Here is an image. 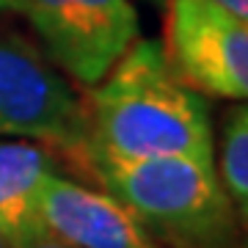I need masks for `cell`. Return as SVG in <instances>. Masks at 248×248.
Instances as JSON below:
<instances>
[{
  "label": "cell",
  "instance_id": "cell-1",
  "mask_svg": "<svg viewBox=\"0 0 248 248\" xmlns=\"http://www.w3.org/2000/svg\"><path fill=\"white\" fill-rule=\"evenodd\" d=\"M91 160L193 157L215 163L210 108L169 66L163 47L135 39L86 102Z\"/></svg>",
  "mask_w": 248,
  "mask_h": 248
},
{
  "label": "cell",
  "instance_id": "cell-2",
  "mask_svg": "<svg viewBox=\"0 0 248 248\" xmlns=\"http://www.w3.org/2000/svg\"><path fill=\"white\" fill-rule=\"evenodd\" d=\"M91 177L146 229L179 248H223L234 237L237 213L210 160L97 157Z\"/></svg>",
  "mask_w": 248,
  "mask_h": 248
},
{
  "label": "cell",
  "instance_id": "cell-3",
  "mask_svg": "<svg viewBox=\"0 0 248 248\" xmlns=\"http://www.w3.org/2000/svg\"><path fill=\"white\" fill-rule=\"evenodd\" d=\"M0 135L33 141L91 174L86 102L33 47L14 36L0 39Z\"/></svg>",
  "mask_w": 248,
  "mask_h": 248
},
{
  "label": "cell",
  "instance_id": "cell-4",
  "mask_svg": "<svg viewBox=\"0 0 248 248\" xmlns=\"http://www.w3.org/2000/svg\"><path fill=\"white\" fill-rule=\"evenodd\" d=\"M163 53L199 94L248 102V22L213 0H166Z\"/></svg>",
  "mask_w": 248,
  "mask_h": 248
},
{
  "label": "cell",
  "instance_id": "cell-5",
  "mask_svg": "<svg viewBox=\"0 0 248 248\" xmlns=\"http://www.w3.org/2000/svg\"><path fill=\"white\" fill-rule=\"evenodd\" d=\"M47 53L80 86H97L138 39L130 0H19Z\"/></svg>",
  "mask_w": 248,
  "mask_h": 248
},
{
  "label": "cell",
  "instance_id": "cell-6",
  "mask_svg": "<svg viewBox=\"0 0 248 248\" xmlns=\"http://www.w3.org/2000/svg\"><path fill=\"white\" fill-rule=\"evenodd\" d=\"M42 223L72 248H157L149 229L113 193L53 174L39 202Z\"/></svg>",
  "mask_w": 248,
  "mask_h": 248
},
{
  "label": "cell",
  "instance_id": "cell-7",
  "mask_svg": "<svg viewBox=\"0 0 248 248\" xmlns=\"http://www.w3.org/2000/svg\"><path fill=\"white\" fill-rule=\"evenodd\" d=\"M53 174L55 155L45 146L25 138L0 141V234L9 246L42 226L39 202Z\"/></svg>",
  "mask_w": 248,
  "mask_h": 248
},
{
  "label": "cell",
  "instance_id": "cell-8",
  "mask_svg": "<svg viewBox=\"0 0 248 248\" xmlns=\"http://www.w3.org/2000/svg\"><path fill=\"white\" fill-rule=\"evenodd\" d=\"M215 171L237 213V221L248 226V102L232 108L223 119Z\"/></svg>",
  "mask_w": 248,
  "mask_h": 248
},
{
  "label": "cell",
  "instance_id": "cell-9",
  "mask_svg": "<svg viewBox=\"0 0 248 248\" xmlns=\"http://www.w3.org/2000/svg\"><path fill=\"white\" fill-rule=\"evenodd\" d=\"M11 248H72V246L63 243L61 237H55L53 232L42 223V226H36V229L28 232L25 237H19L17 243H11Z\"/></svg>",
  "mask_w": 248,
  "mask_h": 248
},
{
  "label": "cell",
  "instance_id": "cell-10",
  "mask_svg": "<svg viewBox=\"0 0 248 248\" xmlns=\"http://www.w3.org/2000/svg\"><path fill=\"white\" fill-rule=\"evenodd\" d=\"M213 3H218L221 9H226L229 14H234L237 19L248 22V0H213Z\"/></svg>",
  "mask_w": 248,
  "mask_h": 248
},
{
  "label": "cell",
  "instance_id": "cell-11",
  "mask_svg": "<svg viewBox=\"0 0 248 248\" xmlns=\"http://www.w3.org/2000/svg\"><path fill=\"white\" fill-rule=\"evenodd\" d=\"M0 11H19V0H0Z\"/></svg>",
  "mask_w": 248,
  "mask_h": 248
},
{
  "label": "cell",
  "instance_id": "cell-12",
  "mask_svg": "<svg viewBox=\"0 0 248 248\" xmlns=\"http://www.w3.org/2000/svg\"><path fill=\"white\" fill-rule=\"evenodd\" d=\"M0 248H11V246H9V240L3 237V234H0Z\"/></svg>",
  "mask_w": 248,
  "mask_h": 248
},
{
  "label": "cell",
  "instance_id": "cell-13",
  "mask_svg": "<svg viewBox=\"0 0 248 248\" xmlns=\"http://www.w3.org/2000/svg\"><path fill=\"white\" fill-rule=\"evenodd\" d=\"M243 248H248V237H246V246H243Z\"/></svg>",
  "mask_w": 248,
  "mask_h": 248
}]
</instances>
